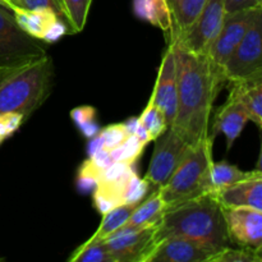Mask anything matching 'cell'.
<instances>
[{
	"mask_svg": "<svg viewBox=\"0 0 262 262\" xmlns=\"http://www.w3.org/2000/svg\"><path fill=\"white\" fill-rule=\"evenodd\" d=\"M177 69V113L169 128L191 146L209 137L212 106L225 83L222 68L206 54L193 53L170 41Z\"/></svg>",
	"mask_w": 262,
	"mask_h": 262,
	"instance_id": "1",
	"label": "cell"
},
{
	"mask_svg": "<svg viewBox=\"0 0 262 262\" xmlns=\"http://www.w3.org/2000/svg\"><path fill=\"white\" fill-rule=\"evenodd\" d=\"M158 241L182 237L210 251L212 255L230 247L222 205L214 191L166 210L158 224Z\"/></svg>",
	"mask_w": 262,
	"mask_h": 262,
	"instance_id": "2",
	"label": "cell"
},
{
	"mask_svg": "<svg viewBox=\"0 0 262 262\" xmlns=\"http://www.w3.org/2000/svg\"><path fill=\"white\" fill-rule=\"evenodd\" d=\"M51 82L49 55L26 66L0 69V114L19 113L27 120L48 99Z\"/></svg>",
	"mask_w": 262,
	"mask_h": 262,
	"instance_id": "3",
	"label": "cell"
},
{
	"mask_svg": "<svg viewBox=\"0 0 262 262\" xmlns=\"http://www.w3.org/2000/svg\"><path fill=\"white\" fill-rule=\"evenodd\" d=\"M212 143L214 138L209 135L206 140L194 146L166 183L159 187L166 209L212 191L210 183V169L214 163Z\"/></svg>",
	"mask_w": 262,
	"mask_h": 262,
	"instance_id": "4",
	"label": "cell"
},
{
	"mask_svg": "<svg viewBox=\"0 0 262 262\" xmlns=\"http://www.w3.org/2000/svg\"><path fill=\"white\" fill-rule=\"evenodd\" d=\"M48 55L40 40L17 25L12 10L0 5V69L33 63Z\"/></svg>",
	"mask_w": 262,
	"mask_h": 262,
	"instance_id": "5",
	"label": "cell"
},
{
	"mask_svg": "<svg viewBox=\"0 0 262 262\" xmlns=\"http://www.w3.org/2000/svg\"><path fill=\"white\" fill-rule=\"evenodd\" d=\"M225 82H237L262 76V8L256 14L241 42L222 67Z\"/></svg>",
	"mask_w": 262,
	"mask_h": 262,
	"instance_id": "6",
	"label": "cell"
},
{
	"mask_svg": "<svg viewBox=\"0 0 262 262\" xmlns=\"http://www.w3.org/2000/svg\"><path fill=\"white\" fill-rule=\"evenodd\" d=\"M155 141V148L145 178L151 187L159 188L173 176L177 168L191 154L194 146L189 145L171 128H168Z\"/></svg>",
	"mask_w": 262,
	"mask_h": 262,
	"instance_id": "7",
	"label": "cell"
},
{
	"mask_svg": "<svg viewBox=\"0 0 262 262\" xmlns=\"http://www.w3.org/2000/svg\"><path fill=\"white\" fill-rule=\"evenodd\" d=\"M224 17L225 0H206L196 22L170 41L188 51L205 54L222 27Z\"/></svg>",
	"mask_w": 262,
	"mask_h": 262,
	"instance_id": "8",
	"label": "cell"
},
{
	"mask_svg": "<svg viewBox=\"0 0 262 262\" xmlns=\"http://www.w3.org/2000/svg\"><path fill=\"white\" fill-rule=\"evenodd\" d=\"M158 225L132 232L117 233L102 241L114 262H147L158 245Z\"/></svg>",
	"mask_w": 262,
	"mask_h": 262,
	"instance_id": "9",
	"label": "cell"
},
{
	"mask_svg": "<svg viewBox=\"0 0 262 262\" xmlns=\"http://www.w3.org/2000/svg\"><path fill=\"white\" fill-rule=\"evenodd\" d=\"M257 9L258 8L238 10L225 14L222 27L205 53L215 66L222 68L223 64L227 61L230 54L241 42L245 33L247 32Z\"/></svg>",
	"mask_w": 262,
	"mask_h": 262,
	"instance_id": "10",
	"label": "cell"
},
{
	"mask_svg": "<svg viewBox=\"0 0 262 262\" xmlns=\"http://www.w3.org/2000/svg\"><path fill=\"white\" fill-rule=\"evenodd\" d=\"M223 214L230 243L262 251V211L250 207H223Z\"/></svg>",
	"mask_w": 262,
	"mask_h": 262,
	"instance_id": "11",
	"label": "cell"
},
{
	"mask_svg": "<svg viewBox=\"0 0 262 262\" xmlns=\"http://www.w3.org/2000/svg\"><path fill=\"white\" fill-rule=\"evenodd\" d=\"M5 7L12 10L17 25L31 37L53 43L67 33H72L69 26L51 10L23 9L13 4Z\"/></svg>",
	"mask_w": 262,
	"mask_h": 262,
	"instance_id": "12",
	"label": "cell"
},
{
	"mask_svg": "<svg viewBox=\"0 0 262 262\" xmlns=\"http://www.w3.org/2000/svg\"><path fill=\"white\" fill-rule=\"evenodd\" d=\"M151 99L156 106L163 112L165 117L166 124L170 127L176 118L177 101H178V92H177V69L176 58L171 43H169L161 60L160 68L158 72L155 87L151 94Z\"/></svg>",
	"mask_w": 262,
	"mask_h": 262,
	"instance_id": "13",
	"label": "cell"
},
{
	"mask_svg": "<svg viewBox=\"0 0 262 262\" xmlns=\"http://www.w3.org/2000/svg\"><path fill=\"white\" fill-rule=\"evenodd\" d=\"M248 120H250V118H248V113L246 110L245 104L241 100L237 91L233 87H230L227 101L215 113L214 120H212L211 135L210 133L209 135L212 138H215L219 133H223L227 138V148L230 150L233 143L235 142V140L239 137L242 130L245 129Z\"/></svg>",
	"mask_w": 262,
	"mask_h": 262,
	"instance_id": "14",
	"label": "cell"
},
{
	"mask_svg": "<svg viewBox=\"0 0 262 262\" xmlns=\"http://www.w3.org/2000/svg\"><path fill=\"white\" fill-rule=\"evenodd\" d=\"M212 253L182 237L160 239L147 262H209Z\"/></svg>",
	"mask_w": 262,
	"mask_h": 262,
	"instance_id": "15",
	"label": "cell"
},
{
	"mask_svg": "<svg viewBox=\"0 0 262 262\" xmlns=\"http://www.w3.org/2000/svg\"><path fill=\"white\" fill-rule=\"evenodd\" d=\"M223 207H250L262 211V173L214 191Z\"/></svg>",
	"mask_w": 262,
	"mask_h": 262,
	"instance_id": "16",
	"label": "cell"
},
{
	"mask_svg": "<svg viewBox=\"0 0 262 262\" xmlns=\"http://www.w3.org/2000/svg\"><path fill=\"white\" fill-rule=\"evenodd\" d=\"M166 205L161 197L159 188L148 193L132 211L127 222L114 233H125L132 230H140L143 228L154 227L160 223L164 214L166 212ZM113 234V235H114ZM112 237V235H110Z\"/></svg>",
	"mask_w": 262,
	"mask_h": 262,
	"instance_id": "17",
	"label": "cell"
},
{
	"mask_svg": "<svg viewBox=\"0 0 262 262\" xmlns=\"http://www.w3.org/2000/svg\"><path fill=\"white\" fill-rule=\"evenodd\" d=\"M245 104L248 118L258 128L262 124V76L245 81L229 82Z\"/></svg>",
	"mask_w": 262,
	"mask_h": 262,
	"instance_id": "18",
	"label": "cell"
},
{
	"mask_svg": "<svg viewBox=\"0 0 262 262\" xmlns=\"http://www.w3.org/2000/svg\"><path fill=\"white\" fill-rule=\"evenodd\" d=\"M173 19L170 38L186 32L199 18L206 0H166Z\"/></svg>",
	"mask_w": 262,
	"mask_h": 262,
	"instance_id": "19",
	"label": "cell"
},
{
	"mask_svg": "<svg viewBox=\"0 0 262 262\" xmlns=\"http://www.w3.org/2000/svg\"><path fill=\"white\" fill-rule=\"evenodd\" d=\"M133 10L141 19L147 20L164 32H171L173 19L166 0H133Z\"/></svg>",
	"mask_w": 262,
	"mask_h": 262,
	"instance_id": "20",
	"label": "cell"
},
{
	"mask_svg": "<svg viewBox=\"0 0 262 262\" xmlns=\"http://www.w3.org/2000/svg\"><path fill=\"white\" fill-rule=\"evenodd\" d=\"M138 204H123L119 206L114 207L110 211L105 212L102 215V220L100 223V227L97 228L96 232L94 233L91 238L86 241V245L89 243H96V242H102L106 238H109L110 235L114 234L125 222H127L128 217L130 216L132 211L135 210V207Z\"/></svg>",
	"mask_w": 262,
	"mask_h": 262,
	"instance_id": "21",
	"label": "cell"
},
{
	"mask_svg": "<svg viewBox=\"0 0 262 262\" xmlns=\"http://www.w3.org/2000/svg\"><path fill=\"white\" fill-rule=\"evenodd\" d=\"M114 163L109 151L99 150L94 155L89 156L82 164L78 173V184L82 188H90L101 179L102 174Z\"/></svg>",
	"mask_w": 262,
	"mask_h": 262,
	"instance_id": "22",
	"label": "cell"
},
{
	"mask_svg": "<svg viewBox=\"0 0 262 262\" xmlns=\"http://www.w3.org/2000/svg\"><path fill=\"white\" fill-rule=\"evenodd\" d=\"M261 171L260 169L252 171H243L238 166L228 164L227 161L222 163H212L211 169H210V183H211L212 191L223 188V187L230 186L237 182L245 181V179L251 178L255 174Z\"/></svg>",
	"mask_w": 262,
	"mask_h": 262,
	"instance_id": "23",
	"label": "cell"
},
{
	"mask_svg": "<svg viewBox=\"0 0 262 262\" xmlns=\"http://www.w3.org/2000/svg\"><path fill=\"white\" fill-rule=\"evenodd\" d=\"M138 122L146 129V132L150 136L151 141H155L156 138L160 137L166 129H168V124H166L165 117H164L163 112L159 109L150 97L148 104L143 109L142 114L138 118Z\"/></svg>",
	"mask_w": 262,
	"mask_h": 262,
	"instance_id": "24",
	"label": "cell"
},
{
	"mask_svg": "<svg viewBox=\"0 0 262 262\" xmlns=\"http://www.w3.org/2000/svg\"><path fill=\"white\" fill-rule=\"evenodd\" d=\"M72 33L81 32L89 17L92 0H60Z\"/></svg>",
	"mask_w": 262,
	"mask_h": 262,
	"instance_id": "25",
	"label": "cell"
},
{
	"mask_svg": "<svg viewBox=\"0 0 262 262\" xmlns=\"http://www.w3.org/2000/svg\"><path fill=\"white\" fill-rule=\"evenodd\" d=\"M96 109L92 106H78L71 112V117L78 129L89 140L100 132V125L96 122Z\"/></svg>",
	"mask_w": 262,
	"mask_h": 262,
	"instance_id": "26",
	"label": "cell"
},
{
	"mask_svg": "<svg viewBox=\"0 0 262 262\" xmlns=\"http://www.w3.org/2000/svg\"><path fill=\"white\" fill-rule=\"evenodd\" d=\"M71 262H114L112 255L107 252L105 246L101 242L83 243L81 247L77 248L73 255L69 257Z\"/></svg>",
	"mask_w": 262,
	"mask_h": 262,
	"instance_id": "27",
	"label": "cell"
},
{
	"mask_svg": "<svg viewBox=\"0 0 262 262\" xmlns=\"http://www.w3.org/2000/svg\"><path fill=\"white\" fill-rule=\"evenodd\" d=\"M209 262H262L261 251L239 247L234 250L227 247L211 256Z\"/></svg>",
	"mask_w": 262,
	"mask_h": 262,
	"instance_id": "28",
	"label": "cell"
},
{
	"mask_svg": "<svg viewBox=\"0 0 262 262\" xmlns=\"http://www.w3.org/2000/svg\"><path fill=\"white\" fill-rule=\"evenodd\" d=\"M145 147L146 145H143L136 136L130 135L124 143H122L115 150L110 151V155H112L113 161L133 165L137 161V159L140 158V155L142 154Z\"/></svg>",
	"mask_w": 262,
	"mask_h": 262,
	"instance_id": "29",
	"label": "cell"
},
{
	"mask_svg": "<svg viewBox=\"0 0 262 262\" xmlns=\"http://www.w3.org/2000/svg\"><path fill=\"white\" fill-rule=\"evenodd\" d=\"M99 136L102 141V150L110 152L124 143L130 136V132L125 123H119V124H112L100 129Z\"/></svg>",
	"mask_w": 262,
	"mask_h": 262,
	"instance_id": "30",
	"label": "cell"
},
{
	"mask_svg": "<svg viewBox=\"0 0 262 262\" xmlns=\"http://www.w3.org/2000/svg\"><path fill=\"white\" fill-rule=\"evenodd\" d=\"M8 4L17 5V7L23 8V9H30V10H38V9L51 10V12L55 13L60 19H63L64 22L68 25V20H67L66 13H64L63 5H61L60 0H3L0 5H4L5 7V5Z\"/></svg>",
	"mask_w": 262,
	"mask_h": 262,
	"instance_id": "31",
	"label": "cell"
},
{
	"mask_svg": "<svg viewBox=\"0 0 262 262\" xmlns=\"http://www.w3.org/2000/svg\"><path fill=\"white\" fill-rule=\"evenodd\" d=\"M151 184L146 178L141 179L137 173H133L128 182L127 189L124 194V204H140L148 193H150Z\"/></svg>",
	"mask_w": 262,
	"mask_h": 262,
	"instance_id": "32",
	"label": "cell"
},
{
	"mask_svg": "<svg viewBox=\"0 0 262 262\" xmlns=\"http://www.w3.org/2000/svg\"><path fill=\"white\" fill-rule=\"evenodd\" d=\"M26 122V118L19 113L0 114V143L17 132L18 128Z\"/></svg>",
	"mask_w": 262,
	"mask_h": 262,
	"instance_id": "33",
	"label": "cell"
},
{
	"mask_svg": "<svg viewBox=\"0 0 262 262\" xmlns=\"http://www.w3.org/2000/svg\"><path fill=\"white\" fill-rule=\"evenodd\" d=\"M262 7V0H225V14Z\"/></svg>",
	"mask_w": 262,
	"mask_h": 262,
	"instance_id": "34",
	"label": "cell"
},
{
	"mask_svg": "<svg viewBox=\"0 0 262 262\" xmlns=\"http://www.w3.org/2000/svg\"><path fill=\"white\" fill-rule=\"evenodd\" d=\"M2 2H3V0H0V4H2Z\"/></svg>",
	"mask_w": 262,
	"mask_h": 262,
	"instance_id": "35",
	"label": "cell"
},
{
	"mask_svg": "<svg viewBox=\"0 0 262 262\" xmlns=\"http://www.w3.org/2000/svg\"><path fill=\"white\" fill-rule=\"evenodd\" d=\"M0 261H3V258H0Z\"/></svg>",
	"mask_w": 262,
	"mask_h": 262,
	"instance_id": "36",
	"label": "cell"
}]
</instances>
